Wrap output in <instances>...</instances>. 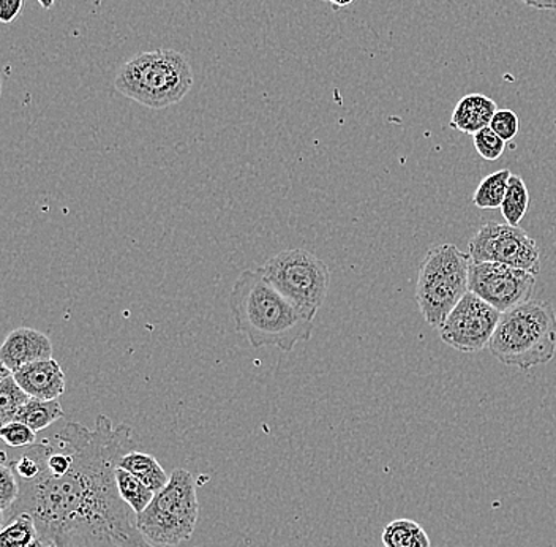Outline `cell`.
<instances>
[{"label": "cell", "mask_w": 556, "mask_h": 547, "mask_svg": "<svg viewBox=\"0 0 556 547\" xmlns=\"http://www.w3.org/2000/svg\"><path fill=\"white\" fill-rule=\"evenodd\" d=\"M40 3L41 9L51 10L54 7L55 0H37Z\"/></svg>", "instance_id": "obj_31"}, {"label": "cell", "mask_w": 556, "mask_h": 547, "mask_svg": "<svg viewBox=\"0 0 556 547\" xmlns=\"http://www.w3.org/2000/svg\"><path fill=\"white\" fill-rule=\"evenodd\" d=\"M106 2V0H93L97 7L102 5V3Z\"/></svg>", "instance_id": "obj_32"}, {"label": "cell", "mask_w": 556, "mask_h": 547, "mask_svg": "<svg viewBox=\"0 0 556 547\" xmlns=\"http://www.w3.org/2000/svg\"><path fill=\"white\" fill-rule=\"evenodd\" d=\"M519 116L510 110H498L490 122V128L504 141H513L519 134Z\"/></svg>", "instance_id": "obj_25"}, {"label": "cell", "mask_w": 556, "mask_h": 547, "mask_svg": "<svg viewBox=\"0 0 556 547\" xmlns=\"http://www.w3.org/2000/svg\"><path fill=\"white\" fill-rule=\"evenodd\" d=\"M510 176L513 174L509 170H500V172L484 177L472 195V204L478 206L479 209H485V211L502 208Z\"/></svg>", "instance_id": "obj_18"}, {"label": "cell", "mask_w": 556, "mask_h": 547, "mask_svg": "<svg viewBox=\"0 0 556 547\" xmlns=\"http://www.w3.org/2000/svg\"><path fill=\"white\" fill-rule=\"evenodd\" d=\"M198 515L200 501L193 475L187 470L176 469L168 484L137 515V527L151 545L177 546L193 536Z\"/></svg>", "instance_id": "obj_6"}, {"label": "cell", "mask_w": 556, "mask_h": 547, "mask_svg": "<svg viewBox=\"0 0 556 547\" xmlns=\"http://www.w3.org/2000/svg\"><path fill=\"white\" fill-rule=\"evenodd\" d=\"M131 434L130 426H114L104 414L97 417L93 428L68 423L55 435L72 451L68 472L55 476L40 469L33 480L17 478L20 498L2 515L3 525L26 513L45 543L64 536L83 547H159L138 531L135 511L117 487V467L134 448Z\"/></svg>", "instance_id": "obj_1"}, {"label": "cell", "mask_w": 556, "mask_h": 547, "mask_svg": "<svg viewBox=\"0 0 556 547\" xmlns=\"http://www.w3.org/2000/svg\"><path fill=\"white\" fill-rule=\"evenodd\" d=\"M30 399L33 397L21 388L13 372L2 368V378H0V423L2 426L10 421H15L16 414Z\"/></svg>", "instance_id": "obj_17"}, {"label": "cell", "mask_w": 556, "mask_h": 547, "mask_svg": "<svg viewBox=\"0 0 556 547\" xmlns=\"http://www.w3.org/2000/svg\"><path fill=\"white\" fill-rule=\"evenodd\" d=\"M29 547H58V546H55V543H45L43 539L38 538V539H35L33 545H30Z\"/></svg>", "instance_id": "obj_30"}, {"label": "cell", "mask_w": 556, "mask_h": 547, "mask_svg": "<svg viewBox=\"0 0 556 547\" xmlns=\"http://www.w3.org/2000/svg\"><path fill=\"white\" fill-rule=\"evenodd\" d=\"M531 9L536 10H556V0H521Z\"/></svg>", "instance_id": "obj_27"}, {"label": "cell", "mask_w": 556, "mask_h": 547, "mask_svg": "<svg viewBox=\"0 0 556 547\" xmlns=\"http://www.w3.org/2000/svg\"><path fill=\"white\" fill-rule=\"evenodd\" d=\"M260 270L281 295L315 319L328 296V264L304 249H288L270 257Z\"/></svg>", "instance_id": "obj_7"}, {"label": "cell", "mask_w": 556, "mask_h": 547, "mask_svg": "<svg viewBox=\"0 0 556 547\" xmlns=\"http://www.w3.org/2000/svg\"><path fill=\"white\" fill-rule=\"evenodd\" d=\"M24 0H0V21L3 24L13 23L23 12Z\"/></svg>", "instance_id": "obj_26"}, {"label": "cell", "mask_w": 556, "mask_h": 547, "mask_svg": "<svg viewBox=\"0 0 556 547\" xmlns=\"http://www.w3.org/2000/svg\"><path fill=\"white\" fill-rule=\"evenodd\" d=\"M119 467L130 472L131 475L137 476L138 480H141L155 494L162 490L169 481V476L166 475L160 462L156 461L154 456L148 455V452L134 451L131 449L130 452H127L122 458Z\"/></svg>", "instance_id": "obj_14"}, {"label": "cell", "mask_w": 556, "mask_h": 547, "mask_svg": "<svg viewBox=\"0 0 556 547\" xmlns=\"http://www.w3.org/2000/svg\"><path fill=\"white\" fill-rule=\"evenodd\" d=\"M469 253L454 244L429 249L419 268L416 301L427 325L440 330L452 309L469 291Z\"/></svg>", "instance_id": "obj_5"}, {"label": "cell", "mask_w": 556, "mask_h": 547, "mask_svg": "<svg viewBox=\"0 0 556 547\" xmlns=\"http://www.w3.org/2000/svg\"><path fill=\"white\" fill-rule=\"evenodd\" d=\"M502 312L468 291L441 325L440 337L460 353H478L489 347Z\"/></svg>", "instance_id": "obj_9"}, {"label": "cell", "mask_w": 556, "mask_h": 547, "mask_svg": "<svg viewBox=\"0 0 556 547\" xmlns=\"http://www.w3.org/2000/svg\"><path fill=\"white\" fill-rule=\"evenodd\" d=\"M330 5L333 7V9H345V7L351 5V3L354 2V0H328Z\"/></svg>", "instance_id": "obj_28"}, {"label": "cell", "mask_w": 556, "mask_h": 547, "mask_svg": "<svg viewBox=\"0 0 556 547\" xmlns=\"http://www.w3.org/2000/svg\"><path fill=\"white\" fill-rule=\"evenodd\" d=\"M50 358H52L50 337L33 327H17L12 331L0 347L2 368L9 369L13 374L24 365L50 360Z\"/></svg>", "instance_id": "obj_11"}, {"label": "cell", "mask_w": 556, "mask_h": 547, "mask_svg": "<svg viewBox=\"0 0 556 547\" xmlns=\"http://www.w3.org/2000/svg\"><path fill=\"white\" fill-rule=\"evenodd\" d=\"M236 330L255 348L278 347L293 351L312 339L313 319L270 284L260 268L236 278L229 295Z\"/></svg>", "instance_id": "obj_2"}, {"label": "cell", "mask_w": 556, "mask_h": 547, "mask_svg": "<svg viewBox=\"0 0 556 547\" xmlns=\"http://www.w3.org/2000/svg\"><path fill=\"white\" fill-rule=\"evenodd\" d=\"M54 543L58 547H73L72 539L64 538V536H58V538L54 539Z\"/></svg>", "instance_id": "obj_29"}, {"label": "cell", "mask_w": 556, "mask_h": 547, "mask_svg": "<svg viewBox=\"0 0 556 547\" xmlns=\"http://www.w3.org/2000/svg\"><path fill=\"white\" fill-rule=\"evenodd\" d=\"M13 375L21 388L35 399L58 400L67 391L64 369L54 358L24 365Z\"/></svg>", "instance_id": "obj_12"}, {"label": "cell", "mask_w": 556, "mask_h": 547, "mask_svg": "<svg viewBox=\"0 0 556 547\" xmlns=\"http://www.w3.org/2000/svg\"><path fill=\"white\" fill-rule=\"evenodd\" d=\"M117 487H119L121 497L124 498L125 504L135 511V514H141L146 508L151 504L155 493L149 489L141 480L131 475L125 469L117 467L116 470Z\"/></svg>", "instance_id": "obj_19"}, {"label": "cell", "mask_w": 556, "mask_h": 547, "mask_svg": "<svg viewBox=\"0 0 556 547\" xmlns=\"http://www.w3.org/2000/svg\"><path fill=\"white\" fill-rule=\"evenodd\" d=\"M384 547H430V538L422 525L412 519H395L381 533Z\"/></svg>", "instance_id": "obj_15"}, {"label": "cell", "mask_w": 556, "mask_h": 547, "mask_svg": "<svg viewBox=\"0 0 556 547\" xmlns=\"http://www.w3.org/2000/svg\"><path fill=\"white\" fill-rule=\"evenodd\" d=\"M503 364L530 371L547 364L556 353V310L547 301H530L507 310L489 344Z\"/></svg>", "instance_id": "obj_3"}, {"label": "cell", "mask_w": 556, "mask_h": 547, "mask_svg": "<svg viewBox=\"0 0 556 547\" xmlns=\"http://www.w3.org/2000/svg\"><path fill=\"white\" fill-rule=\"evenodd\" d=\"M62 417H64V409L59 400H40L33 397L16 414L15 421H21L35 432H40L61 420Z\"/></svg>", "instance_id": "obj_16"}, {"label": "cell", "mask_w": 556, "mask_h": 547, "mask_svg": "<svg viewBox=\"0 0 556 547\" xmlns=\"http://www.w3.org/2000/svg\"><path fill=\"white\" fill-rule=\"evenodd\" d=\"M528 206H530V194H528L527 184L520 176L513 174L502 204L504 221L509 225L519 226L527 214Z\"/></svg>", "instance_id": "obj_20"}, {"label": "cell", "mask_w": 556, "mask_h": 547, "mask_svg": "<svg viewBox=\"0 0 556 547\" xmlns=\"http://www.w3.org/2000/svg\"><path fill=\"white\" fill-rule=\"evenodd\" d=\"M0 437L3 444L12 446V448H29L37 444V432L21 423V421H10L0 428Z\"/></svg>", "instance_id": "obj_24"}, {"label": "cell", "mask_w": 556, "mask_h": 547, "mask_svg": "<svg viewBox=\"0 0 556 547\" xmlns=\"http://www.w3.org/2000/svg\"><path fill=\"white\" fill-rule=\"evenodd\" d=\"M475 263H502L517 270L541 273V252L536 240L520 226L489 222L468 243Z\"/></svg>", "instance_id": "obj_8"}, {"label": "cell", "mask_w": 556, "mask_h": 547, "mask_svg": "<svg viewBox=\"0 0 556 547\" xmlns=\"http://www.w3.org/2000/svg\"><path fill=\"white\" fill-rule=\"evenodd\" d=\"M496 111L498 108L495 100L482 94H469L455 104L450 122L451 128L462 134H478L482 128L490 127Z\"/></svg>", "instance_id": "obj_13"}, {"label": "cell", "mask_w": 556, "mask_h": 547, "mask_svg": "<svg viewBox=\"0 0 556 547\" xmlns=\"http://www.w3.org/2000/svg\"><path fill=\"white\" fill-rule=\"evenodd\" d=\"M472 141H475L478 154L482 159L489 160V162L498 160L503 156L504 149H506V141L500 138L490 127L482 128L478 134L472 135Z\"/></svg>", "instance_id": "obj_23"}, {"label": "cell", "mask_w": 556, "mask_h": 547, "mask_svg": "<svg viewBox=\"0 0 556 547\" xmlns=\"http://www.w3.org/2000/svg\"><path fill=\"white\" fill-rule=\"evenodd\" d=\"M534 287L536 275L528 271L489 261L469 266V291L502 313L530 301Z\"/></svg>", "instance_id": "obj_10"}, {"label": "cell", "mask_w": 556, "mask_h": 547, "mask_svg": "<svg viewBox=\"0 0 556 547\" xmlns=\"http://www.w3.org/2000/svg\"><path fill=\"white\" fill-rule=\"evenodd\" d=\"M117 92L151 110L182 102L193 87L190 61L176 50L139 52L124 62L114 78Z\"/></svg>", "instance_id": "obj_4"}, {"label": "cell", "mask_w": 556, "mask_h": 547, "mask_svg": "<svg viewBox=\"0 0 556 547\" xmlns=\"http://www.w3.org/2000/svg\"><path fill=\"white\" fill-rule=\"evenodd\" d=\"M38 536L33 515L20 514L9 524L3 525L0 533V547H29Z\"/></svg>", "instance_id": "obj_21"}, {"label": "cell", "mask_w": 556, "mask_h": 547, "mask_svg": "<svg viewBox=\"0 0 556 547\" xmlns=\"http://www.w3.org/2000/svg\"><path fill=\"white\" fill-rule=\"evenodd\" d=\"M0 458H2V462H0V511L3 515L20 498L21 484L12 462H7L5 452H2Z\"/></svg>", "instance_id": "obj_22"}]
</instances>
